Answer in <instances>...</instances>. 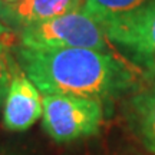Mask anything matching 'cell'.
I'll use <instances>...</instances> for the list:
<instances>
[{
    "instance_id": "cell-1",
    "label": "cell",
    "mask_w": 155,
    "mask_h": 155,
    "mask_svg": "<svg viewBox=\"0 0 155 155\" xmlns=\"http://www.w3.org/2000/svg\"><path fill=\"white\" fill-rule=\"evenodd\" d=\"M13 55L42 95H76L105 104L137 89L141 78V69L114 50L17 43Z\"/></svg>"
},
{
    "instance_id": "cell-2",
    "label": "cell",
    "mask_w": 155,
    "mask_h": 155,
    "mask_svg": "<svg viewBox=\"0 0 155 155\" xmlns=\"http://www.w3.org/2000/svg\"><path fill=\"white\" fill-rule=\"evenodd\" d=\"M19 45L29 48H85L114 50L102 23L85 10L71 12L20 29Z\"/></svg>"
},
{
    "instance_id": "cell-3",
    "label": "cell",
    "mask_w": 155,
    "mask_h": 155,
    "mask_svg": "<svg viewBox=\"0 0 155 155\" xmlns=\"http://www.w3.org/2000/svg\"><path fill=\"white\" fill-rule=\"evenodd\" d=\"M104 119L102 101L76 95H43V129L55 142L91 138L101 131Z\"/></svg>"
},
{
    "instance_id": "cell-4",
    "label": "cell",
    "mask_w": 155,
    "mask_h": 155,
    "mask_svg": "<svg viewBox=\"0 0 155 155\" xmlns=\"http://www.w3.org/2000/svg\"><path fill=\"white\" fill-rule=\"evenodd\" d=\"M114 49L155 78V0L128 13L99 20Z\"/></svg>"
},
{
    "instance_id": "cell-5",
    "label": "cell",
    "mask_w": 155,
    "mask_h": 155,
    "mask_svg": "<svg viewBox=\"0 0 155 155\" xmlns=\"http://www.w3.org/2000/svg\"><path fill=\"white\" fill-rule=\"evenodd\" d=\"M42 115L43 95L16 62L2 105V125L10 132H23L33 127Z\"/></svg>"
},
{
    "instance_id": "cell-6",
    "label": "cell",
    "mask_w": 155,
    "mask_h": 155,
    "mask_svg": "<svg viewBox=\"0 0 155 155\" xmlns=\"http://www.w3.org/2000/svg\"><path fill=\"white\" fill-rule=\"evenodd\" d=\"M85 0H16L0 2V20L17 33L20 29L82 9Z\"/></svg>"
},
{
    "instance_id": "cell-7",
    "label": "cell",
    "mask_w": 155,
    "mask_h": 155,
    "mask_svg": "<svg viewBox=\"0 0 155 155\" xmlns=\"http://www.w3.org/2000/svg\"><path fill=\"white\" fill-rule=\"evenodd\" d=\"M128 119L142 145L155 155V82L129 98Z\"/></svg>"
},
{
    "instance_id": "cell-8",
    "label": "cell",
    "mask_w": 155,
    "mask_h": 155,
    "mask_svg": "<svg viewBox=\"0 0 155 155\" xmlns=\"http://www.w3.org/2000/svg\"><path fill=\"white\" fill-rule=\"evenodd\" d=\"M148 2L151 0H85L82 10L95 19L102 20L106 17L132 12Z\"/></svg>"
},
{
    "instance_id": "cell-9",
    "label": "cell",
    "mask_w": 155,
    "mask_h": 155,
    "mask_svg": "<svg viewBox=\"0 0 155 155\" xmlns=\"http://www.w3.org/2000/svg\"><path fill=\"white\" fill-rule=\"evenodd\" d=\"M10 42L0 40V108L7 94V88L12 79V72L16 65L13 52H10Z\"/></svg>"
},
{
    "instance_id": "cell-10",
    "label": "cell",
    "mask_w": 155,
    "mask_h": 155,
    "mask_svg": "<svg viewBox=\"0 0 155 155\" xmlns=\"http://www.w3.org/2000/svg\"><path fill=\"white\" fill-rule=\"evenodd\" d=\"M13 30L9 26H6L5 23L0 20V40H6V42H10L12 36H13Z\"/></svg>"
},
{
    "instance_id": "cell-11",
    "label": "cell",
    "mask_w": 155,
    "mask_h": 155,
    "mask_svg": "<svg viewBox=\"0 0 155 155\" xmlns=\"http://www.w3.org/2000/svg\"><path fill=\"white\" fill-rule=\"evenodd\" d=\"M0 155H25L22 152H19L17 150H12V148H0Z\"/></svg>"
},
{
    "instance_id": "cell-12",
    "label": "cell",
    "mask_w": 155,
    "mask_h": 155,
    "mask_svg": "<svg viewBox=\"0 0 155 155\" xmlns=\"http://www.w3.org/2000/svg\"><path fill=\"white\" fill-rule=\"evenodd\" d=\"M0 2H3V3H13V2H16V0H0Z\"/></svg>"
}]
</instances>
